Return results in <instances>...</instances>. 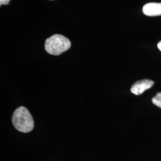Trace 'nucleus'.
Segmentation results:
<instances>
[{
    "label": "nucleus",
    "mask_w": 161,
    "mask_h": 161,
    "mask_svg": "<svg viewBox=\"0 0 161 161\" xmlns=\"http://www.w3.org/2000/svg\"><path fill=\"white\" fill-rule=\"evenodd\" d=\"M71 43L64 35L55 34L49 37L45 42V49L52 55L58 56L69 50Z\"/></svg>",
    "instance_id": "nucleus-2"
},
{
    "label": "nucleus",
    "mask_w": 161,
    "mask_h": 161,
    "mask_svg": "<svg viewBox=\"0 0 161 161\" xmlns=\"http://www.w3.org/2000/svg\"><path fill=\"white\" fill-rule=\"evenodd\" d=\"M158 48H159V50L161 52V41L160 42H159V43L158 44Z\"/></svg>",
    "instance_id": "nucleus-7"
},
{
    "label": "nucleus",
    "mask_w": 161,
    "mask_h": 161,
    "mask_svg": "<svg viewBox=\"0 0 161 161\" xmlns=\"http://www.w3.org/2000/svg\"><path fill=\"white\" fill-rule=\"evenodd\" d=\"M155 82L153 80L144 79L138 80L135 82L131 88V92L135 95H140L154 85Z\"/></svg>",
    "instance_id": "nucleus-3"
},
{
    "label": "nucleus",
    "mask_w": 161,
    "mask_h": 161,
    "mask_svg": "<svg viewBox=\"0 0 161 161\" xmlns=\"http://www.w3.org/2000/svg\"><path fill=\"white\" fill-rule=\"evenodd\" d=\"M10 0H0V6L2 5H8Z\"/></svg>",
    "instance_id": "nucleus-6"
},
{
    "label": "nucleus",
    "mask_w": 161,
    "mask_h": 161,
    "mask_svg": "<svg viewBox=\"0 0 161 161\" xmlns=\"http://www.w3.org/2000/svg\"><path fill=\"white\" fill-rule=\"evenodd\" d=\"M12 122L15 128L20 132H30L34 127L32 115L28 110L23 106L19 107L14 111L12 117Z\"/></svg>",
    "instance_id": "nucleus-1"
},
{
    "label": "nucleus",
    "mask_w": 161,
    "mask_h": 161,
    "mask_svg": "<svg viewBox=\"0 0 161 161\" xmlns=\"http://www.w3.org/2000/svg\"><path fill=\"white\" fill-rule=\"evenodd\" d=\"M152 101L156 106L161 108V92H158L155 96L153 97Z\"/></svg>",
    "instance_id": "nucleus-5"
},
{
    "label": "nucleus",
    "mask_w": 161,
    "mask_h": 161,
    "mask_svg": "<svg viewBox=\"0 0 161 161\" xmlns=\"http://www.w3.org/2000/svg\"><path fill=\"white\" fill-rule=\"evenodd\" d=\"M143 12L148 16H161V3H150L143 7Z\"/></svg>",
    "instance_id": "nucleus-4"
}]
</instances>
